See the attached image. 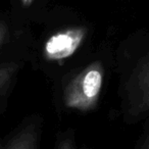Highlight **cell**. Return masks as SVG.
Instances as JSON below:
<instances>
[{
  "instance_id": "5",
  "label": "cell",
  "mask_w": 149,
  "mask_h": 149,
  "mask_svg": "<svg viewBox=\"0 0 149 149\" xmlns=\"http://www.w3.org/2000/svg\"><path fill=\"white\" fill-rule=\"evenodd\" d=\"M17 68V65L15 63H6L0 66V90L10 80Z\"/></svg>"
},
{
  "instance_id": "6",
  "label": "cell",
  "mask_w": 149,
  "mask_h": 149,
  "mask_svg": "<svg viewBox=\"0 0 149 149\" xmlns=\"http://www.w3.org/2000/svg\"><path fill=\"white\" fill-rule=\"evenodd\" d=\"M6 35H7V28L5 26L4 23L2 22H0V46L1 44L4 42L5 38H6Z\"/></svg>"
},
{
  "instance_id": "4",
  "label": "cell",
  "mask_w": 149,
  "mask_h": 149,
  "mask_svg": "<svg viewBox=\"0 0 149 149\" xmlns=\"http://www.w3.org/2000/svg\"><path fill=\"white\" fill-rule=\"evenodd\" d=\"M38 129L35 124H30L22 129L4 149H38Z\"/></svg>"
},
{
  "instance_id": "3",
  "label": "cell",
  "mask_w": 149,
  "mask_h": 149,
  "mask_svg": "<svg viewBox=\"0 0 149 149\" xmlns=\"http://www.w3.org/2000/svg\"><path fill=\"white\" fill-rule=\"evenodd\" d=\"M130 110L133 116L149 110V57L145 59L131 81Z\"/></svg>"
},
{
  "instance_id": "1",
  "label": "cell",
  "mask_w": 149,
  "mask_h": 149,
  "mask_svg": "<svg viewBox=\"0 0 149 149\" xmlns=\"http://www.w3.org/2000/svg\"><path fill=\"white\" fill-rule=\"evenodd\" d=\"M103 83V68L100 62H93L78 72L63 91V100L68 107L88 111L96 106Z\"/></svg>"
},
{
  "instance_id": "7",
  "label": "cell",
  "mask_w": 149,
  "mask_h": 149,
  "mask_svg": "<svg viewBox=\"0 0 149 149\" xmlns=\"http://www.w3.org/2000/svg\"><path fill=\"white\" fill-rule=\"evenodd\" d=\"M57 149H72V143H70V140H64L60 143V145L58 146Z\"/></svg>"
},
{
  "instance_id": "2",
  "label": "cell",
  "mask_w": 149,
  "mask_h": 149,
  "mask_svg": "<svg viewBox=\"0 0 149 149\" xmlns=\"http://www.w3.org/2000/svg\"><path fill=\"white\" fill-rule=\"evenodd\" d=\"M86 35L85 28H72L51 36L46 42L44 54L47 59L66 58L74 53Z\"/></svg>"
},
{
  "instance_id": "8",
  "label": "cell",
  "mask_w": 149,
  "mask_h": 149,
  "mask_svg": "<svg viewBox=\"0 0 149 149\" xmlns=\"http://www.w3.org/2000/svg\"><path fill=\"white\" fill-rule=\"evenodd\" d=\"M140 149H149V138L147 139L146 141H145L144 144H143V146L141 147Z\"/></svg>"
}]
</instances>
